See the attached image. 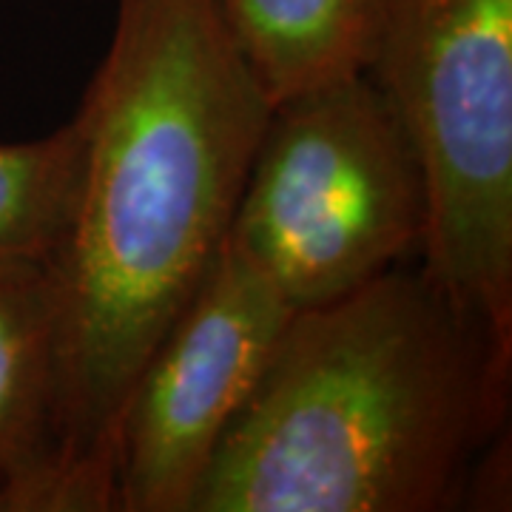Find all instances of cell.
<instances>
[{
    "label": "cell",
    "mask_w": 512,
    "mask_h": 512,
    "mask_svg": "<svg viewBox=\"0 0 512 512\" xmlns=\"http://www.w3.org/2000/svg\"><path fill=\"white\" fill-rule=\"evenodd\" d=\"M424 234L421 165L370 74L271 106L225 242L293 311L407 265Z\"/></svg>",
    "instance_id": "cell-4"
},
{
    "label": "cell",
    "mask_w": 512,
    "mask_h": 512,
    "mask_svg": "<svg viewBox=\"0 0 512 512\" xmlns=\"http://www.w3.org/2000/svg\"><path fill=\"white\" fill-rule=\"evenodd\" d=\"M367 74L421 165V271L512 365V0H382Z\"/></svg>",
    "instance_id": "cell-3"
},
{
    "label": "cell",
    "mask_w": 512,
    "mask_h": 512,
    "mask_svg": "<svg viewBox=\"0 0 512 512\" xmlns=\"http://www.w3.org/2000/svg\"><path fill=\"white\" fill-rule=\"evenodd\" d=\"M86 171L49 259L69 512L117 510L131 387L234 220L271 103L214 0H117L80 103Z\"/></svg>",
    "instance_id": "cell-1"
},
{
    "label": "cell",
    "mask_w": 512,
    "mask_h": 512,
    "mask_svg": "<svg viewBox=\"0 0 512 512\" xmlns=\"http://www.w3.org/2000/svg\"><path fill=\"white\" fill-rule=\"evenodd\" d=\"M0 484L9 512H69L55 285L35 256L0 254Z\"/></svg>",
    "instance_id": "cell-6"
},
{
    "label": "cell",
    "mask_w": 512,
    "mask_h": 512,
    "mask_svg": "<svg viewBox=\"0 0 512 512\" xmlns=\"http://www.w3.org/2000/svg\"><path fill=\"white\" fill-rule=\"evenodd\" d=\"M214 9L271 106L367 74L376 57L382 0H214Z\"/></svg>",
    "instance_id": "cell-7"
},
{
    "label": "cell",
    "mask_w": 512,
    "mask_h": 512,
    "mask_svg": "<svg viewBox=\"0 0 512 512\" xmlns=\"http://www.w3.org/2000/svg\"><path fill=\"white\" fill-rule=\"evenodd\" d=\"M510 387L487 330L399 265L293 311L191 512L456 510Z\"/></svg>",
    "instance_id": "cell-2"
},
{
    "label": "cell",
    "mask_w": 512,
    "mask_h": 512,
    "mask_svg": "<svg viewBox=\"0 0 512 512\" xmlns=\"http://www.w3.org/2000/svg\"><path fill=\"white\" fill-rule=\"evenodd\" d=\"M293 316L228 242L151 350L117 439V510L191 512L202 476Z\"/></svg>",
    "instance_id": "cell-5"
},
{
    "label": "cell",
    "mask_w": 512,
    "mask_h": 512,
    "mask_svg": "<svg viewBox=\"0 0 512 512\" xmlns=\"http://www.w3.org/2000/svg\"><path fill=\"white\" fill-rule=\"evenodd\" d=\"M86 171V120L29 143H0V254L49 259L66 237Z\"/></svg>",
    "instance_id": "cell-8"
},
{
    "label": "cell",
    "mask_w": 512,
    "mask_h": 512,
    "mask_svg": "<svg viewBox=\"0 0 512 512\" xmlns=\"http://www.w3.org/2000/svg\"><path fill=\"white\" fill-rule=\"evenodd\" d=\"M0 512H9V498H6V490L0 484Z\"/></svg>",
    "instance_id": "cell-9"
}]
</instances>
